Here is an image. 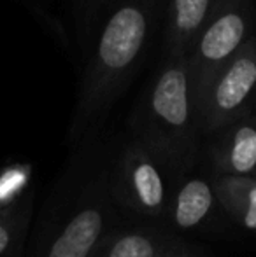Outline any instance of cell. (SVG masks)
I'll list each match as a JSON object with an SVG mask.
<instances>
[{
    "instance_id": "cell-10",
    "label": "cell",
    "mask_w": 256,
    "mask_h": 257,
    "mask_svg": "<svg viewBox=\"0 0 256 257\" xmlns=\"http://www.w3.org/2000/svg\"><path fill=\"white\" fill-rule=\"evenodd\" d=\"M219 0H165V51L188 54L198 30Z\"/></svg>"
},
{
    "instance_id": "cell-5",
    "label": "cell",
    "mask_w": 256,
    "mask_h": 257,
    "mask_svg": "<svg viewBox=\"0 0 256 257\" xmlns=\"http://www.w3.org/2000/svg\"><path fill=\"white\" fill-rule=\"evenodd\" d=\"M195 98L202 139L256 110V35L204 82Z\"/></svg>"
},
{
    "instance_id": "cell-2",
    "label": "cell",
    "mask_w": 256,
    "mask_h": 257,
    "mask_svg": "<svg viewBox=\"0 0 256 257\" xmlns=\"http://www.w3.org/2000/svg\"><path fill=\"white\" fill-rule=\"evenodd\" d=\"M165 0H114L86 68L70 122V142L88 137L135 74Z\"/></svg>"
},
{
    "instance_id": "cell-6",
    "label": "cell",
    "mask_w": 256,
    "mask_h": 257,
    "mask_svg": "<svg viewBox=\"0 0 256 257\" xmlns=\"http://www.w3.org/2000/svg\"><path fill=\"white\" fill-rule=\"evenodd\" d=\"M254 21L253 0H219L216 4L186 54L195 96L204 82L253 37Z\"/></svg>"
},
{
    "instance_id": "cell-7",
    "label": "cell",
    "mask_w": 256,
    "mask_h": 257,
    "mask_svg": "<svg viewBox=\"0 0 256 257\" xmlns=\"http://www.w3.org/2000/svg\"><path fill=\"white\" fill-rule=\"evenodd\" d=\"M219 212L223 208L216 194L214 173L211 170L209 173H197L193 168L176 182L163 222L183 236L211 227Z\"/></svg>"
},
{
    "instance_id": "cell-9",
    "label": "cell",
    "mask_w": 256,
    "mask_h": 257,
    "mask_svg": "<svg viewBox=\"0 0 256 257\" xmlns=\"http://www.w3.org/2000/svg\"><path fill=\"white\" fill-rule=\"evenodd\" d=\"M185 243V236L161 220L130 219L116 227L90 257H163Z\"/></svg>"
},
{
    "instance_id": "cell-14",
    "label": "cell",
    "mask_w": 256,
    "mask_h": 257,
    "mask_svg": "<svg viewBox=\"0 0 256 257\" xmlns=\"http://www.w3.org/2000/svg\"><path fill=\"white\" fill-rule=\"evenodd\" d=\"M163 257H212V255H211V252H207L205 248L198 247V245H192L186 241L183 247L168 252V254H165Z\"/></svg>"
},
{
    "instance_id": "cell-3",
    "label": "cell",
    "mask_w": 256,
    "mask_h": 257,
    "mask_svg": "<svg viewBox=\"0 0 256 257\" xmlns=\"http://www.w3.org/2000/svg\"><path fill=\"white\" fill-rule=\"evenodd\" d=\"M132 137L147 146L176 179L197 168L202 153L197 100L186 54H167L132 117Z\"/></svg>"
},
{
    "instance_id": "cell-12",
    "label": "cell",
    "mask_w": 256,
    "mask_h": 257,
    "mask_svg": "<svg viewBox=\"0 0 256 257\" xmlns=\"http://www.w3.org/2000/svg\"><path fill=\"white\" fill-rule=\"evenodd\" d=\"M34 191L7 212L0 213V257H25L34 219Z\"/></svg>"
},
{
    "instance_id": "cell-1",
    "label": "cell",
    "mask_w": 256,
    "mask_h": 257,
    "mask_svg": "<svg viewBox=\"0 0 256 257\" xmlns=\"http://www.w3.org/2000/svg\"><path fill=\"white\" fill-rule=\"evenodd\" d=\"M111 156L82 146L32 219L25 257H90L116 227L133 217L114 200L109 182Z\"/></svg>"
},
{
    "instance_id": "cell-4",
    "label": "cell",
    "mask_w": 256,
    "mask_h": 257,
    "mask_svg": "<svg viewBox=\"0 0 256 257\" xmlns=\"http://www.w3.org/2000/svg\"><path fill=\"white\" fill-rule=\"evenodd\" d=\"M178 180L161 158L133 137L109 159L113 196L133 219L163 222Z\"/></svg>"
},
{
    "instance_id": "cell-15",
    "label": "cell",
    "mask_w": 256,
    "mask_h": 257,
    "mask_svg": "<svg viewBox=\"0 0 256 257\" xmlns=\"http://www.w3.org/2000/svg\"><path fill=\"white\" fill-rule=\"evenodd\" d=\"M254 177H256V173H254Z\"/></svg>"
},
{
    "instance_id": "cell-8",
    "label": "cell",
    "mask_w": 256,
    "mask_h": 257,
    "mask_svg": "<svg viewBox=\"0 0 256 257\" xmlns=\"http://www.w3.org/2000/svg\"><path fill=\"white\" fill-rule=\"evenodd\" d=\"M202 146L207 168L219 175L256 173V110L205 137Z\"/></svg>"
},
{
    "instance_id": "cell-13",
    "label": "cell",
    "mask_w": 256,
    "mask_h": 257,
    "mask_svg": "<svg viewBox=\"0 0 256 257\" xmlns=\"http://www.w3.org/2000/svg\"><path fill=\"white\" fill-rule=\"evenodd\" d=\"M34 166L30 163L14 161L0 168V213L20 203L32 191Z\"/></svg>"
},
{
    "instance_id": "cell-11",
    "label": "cell",
    "mask_w": 256,
    "mask_h": 257,
    "mask_svg": "<svg viewBox=\"0 0 256 257\" xmlns=\"http://www.w3.org/2000/svg\"><path fill=\"white\" fill-rule=\"evenodd\" d=\"M214 187L223 213L242 229L256 231V177L214 173Z\"/></svg>"
}]
</instances>
